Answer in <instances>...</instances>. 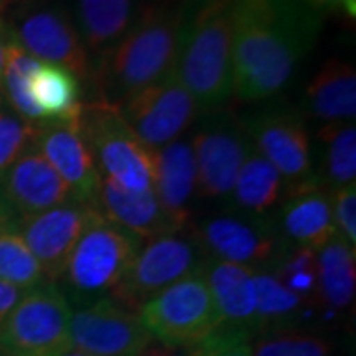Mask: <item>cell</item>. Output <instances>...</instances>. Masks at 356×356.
<instances>
[{
  "label": "cell",
  "instance_id": "cell-2",
  "mask_svg": "<svg viewBox=\"0 0 356 356\" xmlns=\"http://www.w3.org/2000/svg\"><path fill=\"white\" fill-rule=\"evenodd\" d=\"M180 51V0H149L125 36L91 65L95 102L119 105L175 74Z\"/></svg>",
  "mask_w": 356,
  "mask_h": 356
},
{
  "label": "cell",
  "instance_id": "cell-36",
  "mask_svg": "<svg viewBox=\"0 0 356 356\" xmlns=\"http://www.w3.org/2000/svg\"><path fill=\"white\" fill-rule=\"evenodd\" d=\"M301 2L321 16L331 13H344L348 16H355V0H301Z\"/></svg>",
  "mask_w": 356,
  "mask_h": 356
},
{
  "label": "cell",
  "instance_id": "cell-15",
  "mask_svg": "<svg viewBox=\"0 0 356 356\" xmlns=\"http://www.w3.org/2000/svg\"><path fill=\"white\" fill-rule=\"evenodd\" d=\"M36 149L70 186L76 202L97 206L102 175L81 137L77 115L64 121H42Z\"/></svg>",
  "mask_w": 356,
  "mask_h": 356
},
{
  "label": "cell",
  "instance_id": "cell-22",
  "mask_svg": "<svg viewBox=\"0 0 356 356\" xmlns=\"http://www.w3.org/2000/svg\"><path fill=\"white\" fill-rule=\"evenodd\" d=\"M331 198L318 184L293 191L281 210V229L285 238L295 245L318 252L339 236L332 220Z\"/></svg>",
  "mask_w": 356,
  "mask_h": 356
},
{
  "label": "cell",
  "instance_id": "cell-4",
  "mask_svg": "<svg viewBox=\"0 0 356 356\" xmlns=\"http://www.w3.org/2000/svg\"><path fill=\"white\" fill-rule=\"evenodd\" d=\"M140 240L99 214L74 245L58 283L70 305L86 307L109 297L125 277Z\"/></svg>",
  "mask_w": 356,
  "mask_h": 356
},
{
  "label": "cell",
  "instance_id": "cell-3",
  "mask_svg": "<svg viewBox=\"0 0 356 356\" xmlns=\"http://www.w3.org/2000/svg\"><path fill=\"white\" fill-rule=\"evenodd\" d=\"M236 0H180V51L175 74L200 111L234 95L232 24Z\"/></svg>",
  "mask_w": 356,
  "mask_h": 356
},
{
  "label": "cell",
  "instance_id": "cell-37",
  "mask_svg": "<svg viewBox=\"0 0 356 356\" xmlns=\"http://www.w3.org/2000/svg\"><path fill=\"white\" fill-rule=\"evenodd\" d=\"M24 289H20V287H14V285L0 281V327L4 325L6 317L13 313L14 307L18 305V301L24 297Z\"/></svg>",
  "mask_w": 356,
  "mask_h": 356
},
{
  "label": "cell",
  "instance_id": "cell-14",
  "mask_svg": "<svg viewBox=\"0 0 356 356\" xmlns=\"http://www.w3.org/2000/svg\"><path fill=\"white\" fill-rule=\"evenodd\" d=\"M97 214L99 208L93 204L70 202L22 220L18 232L38 259L46 280L58 283L74 245Z\"/></svg>",
  "mask_w": 356,
  "mask_h": 356
},
{
  "label": "cell",
  "instance_id": "cell-29",
  "mask_svg": "<svg viewBox=\"0 0 356 356\" xmlns=\"http://www.w3.org/2000/svg\"><path fill=\"white\" fill-rule=\"evenodd\" d=\"M38 65V60L32 58L30 54H26L14 40L6 42L4 70H2V83H4L6 97L13 105L14 113L24 117L28 121H34V123L44 121V117L40 113V109L32 99V93H30V79Z\"/></svg>",
  "mask_w": 356,
  "mask_h": 356
},
{
  "label": "cell",
  "instance_id": "cell-35",
  "mask_svg": "<svg viewBox=\"0 0 356 356\" xmlns=\"http://www.w3.org/2000/svg\"><path fill=\"white\" fill-rule=\"evenodd\" d=\"M331 204L337 234L356 250V184L337 188Z\"/></svg>",
  "mask_w": 356,
  "mask_h": 356
},
{
  "label": "cell",
  "instance_id": "cell-1",
  "mask_svg": "<svg viewBox=\"0 0 356 356\" xmlns=\"http://www.w3.org/2000/svg\"><path fill=\"white\" fill-rule=\"evenodd\" d=\"M323 16L301 0H236L232 88L242 102H264L291 81L313 50Z\"/></svg>",
  "mask_w": 356,
  "mask_h": 356
},
{
  "label": "cell",
  "instance_id": "cell-33",
  "mask_svg": "<svg viewBox=\"0 0 356 356\" xmlns=\"http://www.w3.org/2000/svg\"><path fill=\"white\" fill-rule=\"evenodd\" d=\"M40 123L28 121L14 111H0V178L6 170L36 147Z\"/></svg>",
  "mask_w": 356,
  "mask_h": 356
},
{
  "label": "cell",
  "instance_id": "cell-11",
  "mask_svg": "<svg viewBox=\"0 0 356 356\" xmlns=\"http://www.w3.org/2000/svg\"><path fill=\"white\" fill-rule=\"evenodd\" d=\"M70 337L72 348L86 356H139L153 343L139 313L109 297L74 311Z\"/></svg>",
  "mask_w": 356,
  "mask_h": 356
},
{
  "label": "cell",
  "instance_id": "cell-28",
  "mask_svg": "<svg viewBox=\"0 0 356 356\" xmlns=\"http://www.w3.org/2000/svg\"><path fill=\"white\" fill-rule=\"evenodd\" d=\"M323 145V178L331 188L356 182V127L355 123H327L318 131Z\"/></svg>",
  "mask_w": 356,
  "mask_h": 356
},
{
  "label": "cell",
  "instance_id": "cell-17",
  "mask_svg": "<svg viewBox=\"0 0 356 356\" xmlns=\"http://www.w3.org/2000/svg\"><path fill=\"white\" fill-rule=\"evenodd\" d=\"M0 186L18 216L42 214L46 210L76 202L70 186L51 168L38 149H30L0 178Z\"/></svg>",
  "mask_w": 356,
  "mask_h": 356
},
{
  "label": "cell",
  "instance_id": "cell-13",
  "mask_svg": "<svg viewBox=\"0 0 356 356\" xmlns=\"http://www.w3.org/2000/svg\"><path fill=\"white\" fill-rule=\"evenodd\" d=\"M192 238L212 259L238 266L261 267L280 255V236L275 229L248 214L202 218L194 224Z\"/></svg>",
  "mask_w": 356,
  "mask_h": 356
},
{
  "label": "cell",
  "instance_id": "cell-12",
  "mask_svg": "<svg viewBox=\"0 0 356 356\" xmlns=\"http://www.w3.org/2000/svg\"><path fill=\"white\" fill-rule=\"evenodd\" d=\"M245 135L255 153L264 156L291 191L318 184L313 177L311 137L301 115L293 111H264L245 123Z\"/></svg>",
  "mask_w": 356,
  "mask_h": 356
},
{
  "label": "cell",
  "instance_id": "cell-8",
  "mask_svg": "<svg viewBox=\"0 0 356 356\" xmlns=\"http://www.w3.org/2000/svg\"><path fill=\"white\" fill-rule=\"evenodd\" d=\"M13 40L42 64L60 65L79 81H89L91 58L77 34L70 8L62 2H26L14 18Z\"/></svg>",
  "mask_w": 356,
  "mask_h": 356
},
{
  "label": "cell",
  "instance_id": "cell-7",
  "mask_svg": "<svg viewBox=\"0 0 356 356\" xmlns=\"http://www.w3.org/2000/svg\"><path fill=\"white\" fill-rule=\"evenodd\" d=\"M153 341L170 348H191L220 329L216 305L202 267L156 293L139 309Z\"/></svg>",
  "mask_w": 356,
  "mask_h": 356
},
{
  "label": "cell",
  "instance_id": "cell-24",
  "mask_svg": "<svg viewBox=\"0 0 356 356\" xmlns=\"http://www.w3.org/2000/svg\"><path fill=\"white\" fill-rule=\"evenodd\" d=\"M356 293V250L334 236L317 252V295L332 311L353 305Z\"/></svg>",
  "mask_w": 356,
  "mask_h": 356
},
{
  "label": "cell",
  "instance_id": "cell-20",
  "mask_svg": "<svg viewBox=\"0 0 356 356\" xmlns=\"http://www.w3.org/2000/svg\"><path fill=\"white\" fill-rule=\"evenodd\" d=\"M153 191L165 212L182 228L191 220L188 202L196 194V163L192 143L172 140L153 151Z\"/></svg>",
  "mask_w": 356,
  "mask_h": 356
},
{
  "label": "cell",
  "instance_id": "cell-43",
  "mask_svg": "<svg viewBox=\"0 0 356 356\" xmlns=\"http://www.w3.org/2000/svg\"><path fill=\"white\" fill-rule=\"evenodd\" d=\"M0 356H6V355H4V353H0Z\"/></svg>",
  "mask_w": 356,
  "mask_h": 356
},
{
  "label": "cell",
  "instance_id": "cell-21",
  "mask_svg": "<svg viewBox=\"0 0 356 356\" xmlns=\"http://www.w3.org/2000/svg\"><path fill=\"white\" fill-rule=\"evenodd\" d=\"M140 6V0H74L72 18L91 60L102 58L125 36Z\"/></svg>",
  "mask_w": 356,
  "mask_h": 356
},
{
  "label": "cell",
  "instance_id": "cell-25",
  "mask_svg": "<svg viewBox=\"0 0 356 356\" xmlns=\"http://www.w3.org/2000/svg\"><path fill=\"white\" fill-rule=\"evenodd\" d=\"M283 178L264 156L250 153L232 188V202L243 214L259 218L267 214L283 196Z\"/></svg>",
  "mask_w": 356,
  "mask_h": 356
},
{
  "label": "cell",
  "instance_id": "cell-27",
  "mask_svg": "<svg viewBox=\"0 0 356 356\" xmlns=\"http://www.w3.org/2000/svg\"><path fill=\"white\" fill-rule=\"evenodd\" d=\"M255 334L291 327V321L303 311L305 299L289 291L271 271H254Z\"/></svg>",
  "mask_w": 356,
  "mask_h": 356
},
{
  "label": "cell",
  "instance_id": "cell-38",
  "mask_svg": "<svg viewBox=\"0 0 356 356\" xmlns=\"http://www.w3.org/2000/svg\"><path fill=\"white\" fill-rule=\"evenodd\" d=\"M20 224H22V218L18 216V212L6 200V196L2 192V186H0V234H4V232H18Z\"/></svg>",
  "mask_w": 356,
  "mask_h": 356
},
{
  "label": "cell",
  "instance_id": "cell-5",
  "mask_svg": "<svg viewBox=\"0 0 356 356\" xmlns=\"http://www.w3.org/2000/svg\"><path fill=\"white\" fill-rule=\"evenodd\" d=\"M77 125L102 178L125 191H153V151L140 143L115 105L81 102Z\"/></svg>",
  "mask_w": 356,
  "mask_h": 356
},
{
  "label": "cell",
  "instance_id": "cell-31",
  "mask_svg": "<svg viewBox=\"0 0 356 356\" xmlns=\"http://www.w3.org/2000/svg\"><path fill=\"white\" fill-rule=\"evenodd\" d=\"M0 281L24 291L48 281L20 232L0 234Z\"/></svg>",
  "mask_w": 356,
  "mask_h": 356
},
{
  "label": "cell",
  "instance_id": "cell-6",
  "mask_svg": "<svg viewBox=\"0 0 356 356\" xmlns=\"http://www.w3.org/2000/svg\"><path fill=\"white\" fill-rule=\"evenodd\" d=\"M74 309L54 281L28 289L0 327V353L6 356H64L72 350Z\"/></svg>",
  "mask_w": 356,
  "mask_h": 356
},
{
  "label": "cell",
  "instance_id": "cell-26",
  "mask_svg": "<svg viewBox=\"0 0 356 356\" xmlns=\"http://www.w3.org/2000/svg\"><path fill=\"white\" fill-rule=\"evenodd\" d=\"M30 93L44 121H64L81 107V81L60 65L40 62L30 79Z\"/></svg>",
  "mask_w": 356,
  "mask_h": 356
},
{
  "label": "cell",
  "instance_id": "cell-39",
  "mask_svg": "<svg viewBox=\"0 0 356 356\" xmlns=\"http://www.w3.org/2000/svg\"><path fill=\"white\" fill-rule=\"evenodd\" d=\"M139 356H180V353H178V348H170V346L153 341Z\"/></svg>",
  "mask_w": 356,
  "mask_h": 356
},
{
  "label": "cell",
  "instance_id": "cell-19",
  "mask_svg": "<svg viewBox=\"0 0 356 356\" xmlns=\"http://www.w3.org/2000/svg\"><path fill=\"white\" fill-rule=\"evenodd\" d=\"M202 273L216 305L220 329L255 334L254 269L208 257Z\"/></svg>",
  "mask_w": 356,
  "mask_h": 356
},
{
  "label": "cell",
  "instance_id": "cell-23",
  "mask_svg": "<svg viewBox=\"0 0 356 356\" xmlns=\"http://www.w3.org/2000/svg\"><path fill=\"white\" fill-rule=\"evenodd\" d=\"M307 107L313 117L327 123H355V65L339 58L327 60L313 76L305 91Z\"/></svg>",
  "mask_w": 356,
  "mask_h": 356
},
{
  "label": "cell",
  "instance_id": "cell-41",
  "mask_svg": "<svg viewBox=\"0 0 356 356\" xmlns=\"http://www.w3.org/2000/svg\"><path fill=\"white\" fill-rule=\"evenodd\" d=\"M64 356H86V355H81V353H77V350H74V348H72V350H70V353Z\"/></svg>",
  "mask_w": 356,
  "mask_h": 356
},
{
  "label": "cell",
  "instance_id": "cell-34",
  "mask_svg": "<svg viewBox=\"0 0 356 356\" xmlns=\"http://www.w3.org/2000/svg\"><path fill=\"white\" fill-rule=\"evenodd\" d=\"M254 337L242 331L218 329L202 343L186 348L184 356H252Z\"/></svg>",
  "mask_w": 356,
  "mask_h": 356
},
{
  "label": "cell",
  "instance_id": "cell-42",
  "mask_svg": "<svg viewBox=\"0 0 356 356\" xmlns=\"http://www.w3.org/2000/svg\"><path fill=\"white\" fill-rule=\"evenodd\" d=\"M2 102H4V93H2V89H0V107H2Z\"/></svg>",
  "mask_w": 356,
  "mask_h": 356
},
{
  "label": "cell",
  "instance_id": "cell-40",
  "mask_svg": "<svg viewBox=\"0 0 356 356\" xmlns=\"http://www.w3.org/2000/svg\"><path fill=\"white\" fill-rule=\"evenodd\" d=\"M4 42L0 40V79H2V70H4Z\"/></svg>",
  "mask_w": 356,
  "mask_h": 356
},
{
  "label": "cell",
  "instance_id": "cell-16",
  "mask_svg": "<svg viewBox=\"0 0 356 356\" xmlns=\"http://www.w3.org/2000/svg\"><path fill=\"white\" fill-rule=\"evenodd\" d=\"M196 163V192L206 200L229 198L234 182L252 153L243 129L216 125L198 131L192 139Z\"/></svg>",
  "mask_w": 356,
  "mask_h": 356
},
{
  "label": "cell",
  "instance_id": "cell-32",
  "mask_svg": "<svg viewBox=\"0 0 356 356\" xmlns=\"http://www.w3.org/2000/svg\"><path fill=\"white\" fill-rule=\"evenodd\" d=\"M271 273L301 299L317 295V252L311 248L295 245L291 252H283Z\"/></svg>",
  "mask_w": 356,
  "mask_h": 356
},
{
  "label": "cell",
  "instance_id": "cell-9",
  "mask_svg": "<svg viewBox=\"0 0 356 356\" xmlns=\"http://www.w3.org/2000/svg\"><path fill=\"white\" fill-rule=\"evenodd\" d=\"M202 250L192 236L166 234L140 243L125 277L119 281L109 299L139 313L156 293L202 267Z\"/></svg>",
  "mask_w": 356,
  "mask_h": 356
},
{
  "label": "cell",
  "instance_id": "cell-10",
  "mask_svg": "<svg viewBox=\"0 0 356 356\" xmlns=\"http://www.w3.org/2000/svg\"><path fill=\"white\" fill-rule=\"evenodd\" d=\"M115 107L140 143L151 151L178 140L200 111L196 99L180 83L177 74H170Z\"/></svg>",
  "mask_w": 356,
  "mask_h": 356
},
{
  "label": "cell",
  "instance_id": "cell-18",
  "mask_svg": "<svg viewBox=\"0 0 356 356\" xmlns=\"http://www.w3.org/2000/svg\"><path fill=\"white\" fill-rule=\"evenodd\" d=\"M97 208L107 220L127 229L139 240H153L166 234H178L182 226L168 216L154 191H125L102 178Z\"/></svg>",
  "mask_w": 356,
  "mask_h": 356
},
{
  "label": "cell",
  "instance_id": "cell-30",
  "mask_svg": "<svg viewBox=\"0 0 356 356\" xmlns=\"http://www.w3.org/2000/svg\"><path fill=\"white\" fill-rule=\"evenodd\" d=\"M252 356H334L331 337L301 327L259 332L252 341Z\"/></svg>",
  "mask_w": 356,
  "mask_h": 356
}]
</instances>
